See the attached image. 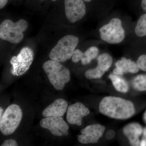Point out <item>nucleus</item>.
I'll list each match as a JSON object with an SVG mask.
<instances>
[{"label":"nucleus","instance_id":"obj_1","mask_svg":"<svg viewBox=\"0 0 146 146\" xmlns=\"http://www.w3.org/2000/svg\"><path fill=\"white\" fill-rule=\"evenodd\" d=\"M99 111L110 118L121 120L129 119L135 113L132 102L115 96L104 98L100 104Z\"/></svg>","mask_w":146,"mask_h":146},{"label":"nucleus","instance_id":"obj_2","mask_svg":"<svg viewBox=\"0 0 146 146\" xmlns=\"http://www.w3.org/2000/svg\"><path fill=\"white\" fill-rule=\"evenodd\" d=\"M43 68L50 82L56 90H63L65 84L70 80V72L69 69L59 62L48 60L43 64Z\"/></svg>","mask_w":146,"mask_h":146},{"label":"nucleus","instance_id":"obj_3","mask_svg":"<svg viewBox=\"0 0 146 146\" xmlns=\"http://www.w3.org/2000/svg\"><path fill=\"white\" fill-rule=\"evenodd\" d=\"M28 27V24L25 20L21 19L14 23L7 19L0 25V38L13 44H17L23 39V33Z\"/></svg>","mask_w":146,"mask_h":146},{"label":"nucleus","instance_id":"obj_4","mask_svg":"<svg viewBox=\"0 0 146 146\" xmlns=\"http://www.w3.org/2000/svg\"><path fill=\"white\" fill-rule=\"evenodd\" d=\"M79 42V38L73 35H67L58 40L50 52V58L59 62H65L72 57Z\"/></svg>","mask_w":146,"mask_h":146},{"label":"nucleus","instance_id":"obj_5","mask_svg":"<svg viewBox=\"0 0 146 146\" xmlns=\"http://www.w3.org/2000/svg\"><path fill=\"white\" fill-rule=\"evenodd\" d=\"M23 114L21 107L17 104L9 106L0 118V130L5 136L15 132L21 122Z\"/></svg>","mask_w":146,"mask_h":146},{"label":"nucleus","instance_id":"obj_6","mask_svg":"<svg viewBox=\"0 0 146 146\" xmlns=\"http://www.w3.org/2000/svg\"><path fill=\"white\" fill-rule=\"evenodd\" d=\"M99 32L102 40L112 44L121 43L125 37L121 21L117 18H112L100 29Z\"/></svg>","mask_w":146,"mask_h":146},{"label":"nucleus","instance_id":"obj_7","mask_svg":"<svg viewBox=\"0 0 146 146\" xmlns=\"http://www.w3.org/2000/svg\"><path fill=\"white\" fill-rule=\"evenodd\" d=\"M34 56V52L31 48L29 47L23 48L17 56H13L11 59L12 74L19 76L26 72L33 63Z\"/></svg>","mask_w":146,"mask_h":146},{"label":"nucleus","instance_id":"obj_8","mask_svg":"<svg viewBox=\"0 0 146 146\" xmlns=\"http://www.w3.org/2000/svg\"><path fill=\"white\" fill-rule=\"evenodd\" d=\"M40 125L43 128L48 129L54 136H67L68 134L69 125L62 117H46L41 120Z\"/></svg>","mask_w":146,"mask_h":146},{"label":"nucleus","instance_id":"obj_9","mask_svg":"<svg viewBox=\"0 0 146 146\" xmlns=\"http://www.w3.org/2000/svg\"><path fill=\"white\" fill-rule=\"evenodd\" d=\"M66 18L71 23L81 20L86 13V6L83 0H65Z\"/></svg>","mask_w":146,"mask_h":146},{"label":"nucleus","instance_id":"obj_10","mask_svg":"<svg viewBox=\"0 0 146 146\" xmlns=\"http://www.w3.org/2000/svg\"><path fill=\"white\" fill-rule=\"evenodd\" d=\"M105 127L99 124L87 126L82 129L81 135L78 136V141L84 144L96 143L102 136Z\"/></svg>","mask_w":146,"mask_h":146},{"label":"nucleus","instance_id":"obj_11","mask_svg":"<svg viewBox=\"0 0 146 146\" xmlns=\"http://www.w3.org/2000/svg\"><path fill=\"white\" fill-rule=\"evenodd\" d=\"M89 113L90 111L88 108L81 103L76 102L68 108L66 118L70 124L80 126L82 124V118Z\"/></svg>","mask_w":146,"mask_h":146},{"label":"nucleus","instance_id":"obj_12","mask_svg":"<svg viewBox=\"0 0 146 146\" xmlns=\"http://www.w3.org/2000/svg\"><path fill=\"white\" fill-rule=\"evenodd\" d=\"M68 104L66 101L63 99H57L44 110L42 115L45 118L63 117L68 110Z\"/></svg>","mask_w":146,"mask_h":146},{"label":"nucleus","instance_id":"obj_13","mask_svg":"<svg viewBox=\"0 0 146 146\" xmlns=\"http://www.w3.org/2000/svg\"><path fill=\"white\" fill-rule=\"evenodd\" d=\"M143 132V128L138 123H133L126 125L123 129V132L127 138L131 146L140 145L139 137Z\"/></svg>","mask_w":146,"mask_h":146},{"label":"nucleus","instance_id":"obj_14","mask_svg":"<svg viewBox=\"0 0 146 146\" xmlns=\"http://www.w3.org/2000/svg\"><path fill=\"white\" fill-rule=\"evenodd\" d=\"M116 68L113 71L114 74L122 76L125 73H130L136 74L139 71L137 63L130 59H127L123 57L121 60H118L116 63Z\"/></svg>","mask_w":146,"mask_h":146},{"label":"nucleus","instance_id":"obj_15","mask_svg":"<svg viewBox=\"0 0 146 146\" xmlns=\"http://www.w3.org/2000/svg\"><path fill=\"white\" fill-rule=\"evenodd\" d=\"M109 77L117 91L123 93H127L128 91V84L124 79L113 74H111Z\"/></svg>","mask_w":146,"mask_h":146},{"label":"nucleus","instance_id":"obj_16","mask_svg":"<svg viewBox=\"0 0 146 146\" xmlns=\"http://www.w3.org/2000/svg\"><path fill=\"white\" fill-rule=\"evenodd\" d=\"M98 61L97 66L106 72L111 67L113 60L110 54L107 53H104L98 57Z\"/></svg>","mask_w":146,"mask_h":146},{"label":"nucleus","instance_id":"obj_17","mask_svg":"<svg viewBox=\"0 0 146 146\" xmlns=\"http://www.w3.org/2000/svg\"><path fill=\"white\" fill-rule=\"evenodd\" d=\"M99 49L96 47L92 46L89 48L85 52L83 53L81 59V63L83 65H86L91 63V60L98 56Z\"/></svg>","mask_w":146,"mask_h":146},{"label":"nucleus","instance_id":"obj_18","mask_svg":"<svg viewBox=\"0 0 146 146\" xmlns=\"http://www.w3.org/2000/svg\"><path fill=\"white\" fill-rule=\"evenodd\" d=\"M132 84L133 88L137 91H146V75L137 76L132 80Z\"/></svg>","mask_w":146,"mask_h":146},{"label":"nucleus","instance_id":"obj_19","mask_svg":"<svg viewBox=\"0 0 146 146\" xmlns=\"http://www.w3.org/2000/svg\"><path fill=\"white\" fill-rule=\"evenodd\" d=\"M135 32L138 36L146 35V13L142 15L137 22L135 29Z\"/></svg>","mask_w":146,"mask_h":146},{"label":"nucleus","instance_id":"obj_20","mask_svg":"<svg viewBox=\"0 0 146 146\" xmlns=\"http://www.w3.org/2000/svg\"><path fill=\"white\" fill-rule=\"evenodd\" d=\"M105 72L97 66L93 69H90L85 72V76L88 79L100 78L104 75Z\"/></svg>","mask_w":146,"mask_h":146},{"label":"nucleus","instance_id":"obj_21","mask_svg":"<svg viewBox=\"0 0 146 146\" xmlns=\"http://www.w3.org/2000/svg\"><path fill=\"white\" fill-rule=\"evenodd\" d=\"M136 63L140 70L146 72V55H142L139 56Z\"/></svg>","mask_w":146,"mask_h":146},{"label":"nucleus","instance_id":"obj_22","mask_svg":"<svg viewBox=\"0 0 146 146\" xmlns=\"http://www.w3.org/2000/svg\"><path fill=\"white\" fill-rule=\"evenodd\" d=\"M83 53L80 50H75L72 56V61L74 63H78L81 60L83 56Z\"/></svg>","mask_w":146,"mask_h":146},{"label":"nucleus","instance_id":"obj_23","mask_svg":"<svg viewBox=\"0 0 146 146\" xmlns=\"http://www.w3.org/2000/svg\"><path fill=\"white\" fill-rule=\"evenodd\" d=\"M18 145V143L16 141L12 139L5 140L1 145V146H17Z\"/></svg>","mask_w":146,"mask_h":146},{"label":"nucleus","instance_id":"obj_24","mask_svg":"<svg viewBox=\"0 0 146 146\" xmlns=\"http://www.w3.org/2000/svg\"><path fill=\"white\" fill-rule=\"evenodd\" d=\"M115 136H116V133L115 131L114 130H110L106 133V137L108 140H111L115 138Z\"/></svg>","mask_w":146,"mask_h":146},{"label":"nucleus","instance_id":"obj_25","mask_svg":"<svg viewBox=\"0 0 146 146\" xmlns=\"http://www.w3.org/2000/svg\"><path fill=\"white\" fill-rule=\"evenodd\" d=\"M8 0H0V9H1L3 8L7 4Z\"/></svg>","mask_w":146,"mask_h":146},{"label":"nucleus","instance_id":"obj_26","mask_svg":"<svg viewBox=\"0 0 146 146\" xmlns=\"http://www.w3.org/2000/svg\"><path fill=\"white\" fill-rule=\"evenodd\" d=\"M141 6L143 10L146 12V0H142Z\"/></svg>","mask_w":146,"mask_h":146},{"label":"nucleus","instance_id":"obj_27","mask_svg":"<svg viewBox=\"0 0 146 146\" xmlns=\"http://www.w3.org/2000/svg\"><path fill=\"white\" fill-rule=\"evenodd\" d=\"M140 146H146V138H145V140L141 141V143H140Z\"/></svg>","mask_w":146,"mask_h":146},{"label":"nucleus","instance_id":"obj_28","mask_svg":"<svg viewBox=\"0 0 146 146\" xmlns=\"http://www.w3.org/2000/svg\"><path fill=\"white\" fill-rule=\"evenodd\" d=\"M4 112H3V108H2L1 107L0 108V118L2 116H3Z\"/></svg>","mask_w":146,"mask_h":146},{"label":"nucleus","instance_id":"obj_29","mask_svg":"<svg viewBox=\"0 0 146 146\" xmlns=\"http://www.w3.org/2000/svg\"><path fill=\"white\" fill-rule=\"evenodd\" d=\"M143 134H144V137H145V138H146V128H145L143 130Z\"/></svg>","mask_w":146,"mask_h":146},{"label":"nucleus","instance_id":"obj_30","mask_svg":"<svg viewBox=\"0 0 146 146\" xmlns=\"http://www.w3.org/2000/svg\"><path fill=\"white\" fill-rule=\"evenodd\" d=\"M143 118L144 121H145V122L146 123V110L145 113H144Z\"/></svg>","mask_w":146,"mask_h":146},{"label":"nucleus","instance_id":"obj_31","mask_svg":"<svg viewBox=\"0 0 146 146\" xmlns=\"http://www.w3.org/2000/svg\"><path fill=\"white\" fill-rule=\"evenodd\" d=\"M83 1L87 2H91L92 0H83Z\"/></svg>","mask_w":146,"mask_h":146},{"label":"nucleus","instance_id":"obj_32","mask_svg":"<svg viewBox=\"0 0 146 146\" xmlns=\"http://www.w3.org/2000/svg\"><path fill=\"white\" fill-rule=\"evenodd\" d=\"M42 1H43V0H42ZM51 1H55L56 0H51Z\"/></svg>","mask_w":146,"mask_h":146}]
</instances>
